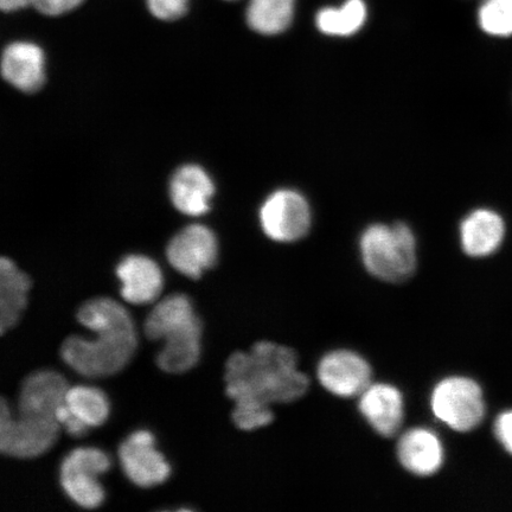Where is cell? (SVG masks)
I'll use <instances>...</instances> for the list:
<instances>
[{"mask_svg": "<svg viewBox=\"0 0 512 512\" xmlns=\"http://www.w3.org/2000/svg\"><path fill=\"white\" fill-rule=\"evenodd\" d=\"M297 352L278 343H255L226 363V394L235 403L232 419L242 431L272 424V405L292 403L307 393L310 379L298 369Z\"/></svg>", "mask_w": 512, "mask_h": 512, "instance_id": "1", "label": "cell"}, {"mask_svg": "<svg viewBox=\"0 0 512 512\" xmlns=\"http://www.w3.org/2000/svg\"><path fill=\"white\" fill-rule=\"evenodd\" d=\"M76 318L96 338L72 335L64 339L60 349L63 362L88 379H101L124 370L138 348L130 312L112 298L96 297L79 307Z\"/></svg>", "mask_w": 512, "mask_h": 512, "instance_id": "2", "label": "cell"}, {"mask_svg": "<svg viewBox=\"0 0 512 512\" xmlns=\"http://www.w3.org/2000/svg\"><path fill=\"white\" fill-rule=\"evenodd\" d=\"M144 331L150 341H165L156 357L164 373L184 374L200 361L203 323L187 294H170L160 300L147 316Z\"/></svg>", "mask_w": 512, "mask_h": 512, "instance_id": "3", "label": "cell"}, {"mask_svg": "<svg viewBox=\"0 0 512 512\" xmlns=\"http://www.w3.org/2000/svg\"><path fill=\"white\" fill-rule=\"evenodd\" d=\"M361 253L364 266L386 283H403L416 270V241L406 224H374L363 233Z\"/></svg>", "mask_w": 512, "mask_h": 512, "instance_id": "4", "label": "cell"}, {"mask_svg": "<svg viewBox=\"0 0 512 512\" xmlns=\"http://www.w3.org/2000/svg\"><path fill=\"white\" fill-rule=\"evenodd\" d=\"M62 426L55 416L12 414L5 399L0 402V452L6 457L32 459L56 444Z\"/></svg>", "mask_w": 512, "mask_h": 512, "instance_id": "5", "label": "cell"}, {"mask_svg": "<svg viewBox=\"0 0 512 512\" xmlns=\"http://www.w3.org/2000/svg\"><path fill=\"white\" fill-rule=\"evenodd\" d=\"M435 418L460 433L475 430L484 420L482 387L469 377L453 376L439 382L431 396Z\"/></svg>", "mask_w": 512, "mask_h": 512, "instance_id": "6", "label": "cell"}, {"mask_svg": "<svg viewBox=\"0 0 512 512\" xmlns=\"http://www.w3.org/2000/svg\"><path fill=\"white\" fill-rule=\"evenodd\" d=\"M111 466L110 456L100 448H75L63 458L60 466L64 494L83 509L99 508L105 501V490L98 478Z\"/></svg>", "mask_w": 512, "mask_h": 512, "instance_id": "7", "label": "cell"}, {"mask_svg": "<svg viewBox=\"0 0 512 512\" xmlns=\"http://www.w3.org/2000/svg\"><path fill=\"white\" fill-rule=\"evenodd\" d=\"M260 223L268 238L278 242H296L309 233V204L297 191H275L261 207Z\"/></svg>", "mask_w": 512, "mask_h": 512, "instance_id": "8", "label": "cell"}, {"mask_svg": "<svg viewBox=\"0 0 512 512\" xmlns=\"http://www.w3.org/2000/svg\"><path fill=\"white\" fill-rule=\"evenodd\" d=\"M118 456L125 476L139 488H153L170 477V465L156 450L155 435L149 431L139 430L128 435L119 446Z\"/></svg>", "mask_w": 512, "mask_h": 512, "instance_id": "9", "label": "cell"}, {"mask_svg": "<svg viewBox=\"0 0 512 512\" xmlns=\"http://www.w3.org/2000/svg\"><path fill=\"white\" fill-rule=\"evenodd\" d=\"M219 245L216 236L201 224H192L179 232L166 248L170 265L191 279H200L216 265Z\"/></svg>", "mask_w": 512, "mask_h": 512, "instance_id": "10", "label": "cell"}, {"mask_svg": "<svg viewBox=\"0 0 512 512\" xmlns=\"http://www.w3.org/2000/svg\"><path fill=\"white\" fill-rule=\"evenodd\" d=\"M317 377L329 393L349 399L360 396L370 386L373 370L356 352L337 350L320 360Z\"/></svg>", "mask_w": 512, "mask_h": 512, "instance_id": "11", "label": "cell"}, {"mask_svg": "<svg viewBox=\"0 0 512 512\" xmlns=\"http://www.w3.org/2000/svg\"><path fill=\"white\" fill-rule=\"evenodd\" d=\"M69 384L55 370H37L25 377L19 389L18 413L55 416L64 405Z\"/></svg>", "mask_w": 512, "mask_h": 512, "instance_id": "12", "label": "cell"}, {"mask_svg": "<svg viewBox=\"0 0 512 512\" xmlns=\"http://www.w3.org/2000/svg\"><path fill=\"white\" fill-rule=\"evenodd\" d=\"M358 408L381 437L393 438L401 430L405 406L400 390L390 384L371 383L360 395Z\"/></svg>", "mask_w": 512, "mask_h": 512, "instance_id": "13", "label": "cell"}, {"mask_svg": "<svg viewBox=\"0 0 512 512\" xmlns=\"http://www.w3.org/2000/svg\"><path fill=\"white\" fill-rule=\"evenodd\" d=\"M117 275L120 294L127 303L143 305L156 302L163 291V273L156 261L145 255H128L120 261Z\"/></svg>", "mask_w": 512, "mask_h": 512, "instance_id": "14", "label": "cell"}, {"mask_svg": "<svg viewBox=\"0 0 512 512\" xmlns=\"http://www.w3.org/2000/svg\"><path fill=\"white\" fill-rule=\"evenodd\" d=\"M46 57L38 44L12 42L3 51L2 74L10 85L25 93L37 92L46 79Z\"/></svg>", "mask_w": 512, "mask_h": 512, "instance_id": "15", "label": "cell"}, {"mask_svg": "<svg viewBox=\"0 0 512 512\" xmlns=\"http://www.w3.org/2000/svg\"><path fill=\"white\" fill-rule=\"evenodd\" d=\"M400 463L412 475L433 476L444 464L445 452L438 435L426 428H413L398 445Z\"/></svg>", "mask_w": 512, "mask_h": 512, "instance_id": "16", "label": "cell"}, {"mask_svg": "<svg viewBox=\"0 0 512 512\" xmlns=\"http://www.w3.org/2000/svg\"><path fill=\"white\" fill-rule=\"evenodd\" d=\"M214 192V183L201 166L184 165L172 176L171 201L176 209L185 215L202 216L207 214Z\"/></svg>", "mask_w": 512, "mask_h": 512, "instance_id": "17", "label": "cell"}, {"mask_svg": "<svg viewBox=\"0 0 512 512\" xmlns=\"http://www.w3.org/2000/svg\"><path fill=\"white\" fill-rule=\"evenodd\" d=\"M504 236V220L494 210L472 211L460 227V242L464 252L472 258L494 254L501 247Z\"/></svg>", "mask_w": 512, "mask_h": 512, "instance_id": "18", "label": "cell"}, {"mask_svg": "<svg viewBox=\"0 0 512 512\" xmlns=\"http://www.w3.org/2000/svg\"><path fill=\"white\" fill-rule=\"evenodd\" d=\"M32 286L27 273L15 262L3 256L0 259V332L2 335L18 324L27 309Z\"/></svg>", "mask_w": 512, "mask_h": 512, "instance_id": "19", "label": "cell"}, {"mask_svg": "<svg viewBox=\"0 0 512 512\" xmlns=\"http://www.w3.org/2000/svg\"><path fill=\"white\" fill-rule=\"evenodd\" d=\"M296 0H249L246 19L249 28L260 35L281 34L293 21Z\"/></svg>", "mask_w": 512, "mask_h": 512, "instance_id": "20", "label": "cell"}, {"mask_svg": "<svg viewBox=\"0 0 512 512\" xmlns=\"http://www.w3.org/2000/svg\"><path fill=\"white\" fill-rule=\"evenodd\" d=\"M69 411L89 428L104 425L110 416L111 406L101 389L89 386L69 387L64 400Z\"/></svg>", "mask_w": 512, "mask_h": 512, "instance_id": "21", "label": "cell"}, {"mask_svg": "<svg viewBox=\"0 0 512 512\" xmlns=\"http://www.w3.org/2000/svg\"><path fill=\"white\" fill-rule=\"evenodd\" d=\"M367 19V6L363 0H347L339 8L318 12L317 28L329 36H351L363 27Z\"/></svg>", "mask_w": 512, "mask_h": 512, "instance_id": "22", "label": "cell"}, {"mask_svg": "<svg viewBox=\"0 0 512 512\" xmlns=\"http://www.w3.org/2000/svg\"><path fill=\"white\" fill-rule=\"evenodd\" d=\"M478 22L486 34L512 36V0H484L478 11Z\"/></svg>", "mask_w": 512, "mask_h": 512, "instance_id": "23", "label": "cell"}, {"mask_svg": "<svg viewBox=\"0 0 512 512\" xmlns=\"http://www.w3.org/2000/svg\"><path fill=\"white\" fill-rule=\"evenodd\" d=\"M190 2L191 0H145L150 14L164 22L177 21L187 15Z\"/></svg>", "mask_w": 512, "mask_h": 512, "instance_id": "24", "label": "cell"}, {"mask_svg": "<svg viewBox=\"0 0 512 512\" xmlns=\"http://www.w3.org/2000/svg\"><path fill=\"white\" fill-rule=\"evenodd\" d=\"M85 2L86 0H32V6L44 16L59 17L80 8Z\"/></svg>", "mask_w": 512, "mask_h": 512, "instance_id": "25", "label": "cell"}, {"mask_svg": "<svg viewBox=\"0 0 512 512\" xmlns=\"http://www.w3.org/2000/svg\"><path fill=\"white\" fill-rule=\"evenodd\" d=\"M494 433L498 443L512 457V409L497 416Z\"/></svg>", "mask_w": 512, "mask_h": 512, "instance_id": "26", "label": "cell"}, {"mask_svg": "<svg viewBox=\"0 0 512 512\" xmlns=\"http://www.w3.org/2000/svg\"><path fill=\"white\" fill-rule=\"evenodd\" d=\"M57 420H59L62 428L66 431L70 437L81 438L86 435L89 427L82 422L79 418L69 411L66 403L57 412Z\"/></svg>", "mask_w": 512, "mask_h": 512, "instance_id": "27", "label": "cell"}, {"mask_svg": "<svg viewBox=\"0 0 512 512\" xmlns=\"http://www.w3.org/2000/svg\"><path fill=\"white\" fill-rule=\"evenodd\" d=\"M32 6V0H0V9L6 14L21 11Z\"/></svg>", "mask_w": 512, "mask_h": 512, "instance_id": "28", "label": "cell"}, {"mask_svg": "<svg viewBox=\"0 0 512 512\" xmlns=\"http://www.w3.org/2000/svg\"><path fill=\"white\" fill-rule=\"evenodd\" d=\"M226 2H234V0H226Z\"/></svg>", "mask_w": 512, "mask_h": 512, "instance_id": "29", "label": "cell"}]
</instances>
